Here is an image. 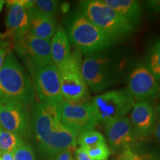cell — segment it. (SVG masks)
Segmentation results:
<instances>
[{"label":"cell","mask_w":160,"mask_h":160,"mask_svg":"<svg viewBox=\"0 0 160 160\" xmlns=\"http://www.w3.org/2000/svg\"><path fill=\"white\" fill-rule=\"evenodd\" d=\"M34 84L22 65L11 51L0 71V98H5L26 106L33 102Z\"/></svg>","instance_id":"1"},{"label":"cell","mask_w":160,"mask_h":160,"mask_svg":"<svg viewBox=\"0 0 160 160\" xmlns=\"http://www.w3.org/2000/svg\"><path fill=\"white\" fill-rule=\"evenodd\" d=\"M80 13L114 42L131 34L134 30V25L102 0L82 1Z\"/></svg>","instance_id":"2"},{"label":"cell","mask_w":160,"mask_h":160,"mask_svg":"<svg viewBox=\"0 0 160 160\" xmlns=\"http://www.w3.org/2000/svg\"><path fill=\"white\" fill-rule=\"evenodd\" d=\"M67 34L70 42L88 56L99 53L115 42L80 12L69 22Z\"/></svg>","instance_id":"3"},{"label":"cell","mask_w":160,"mask_h":160,"mask_svg":"<svg viewBox=\"0 0 160 160\" xmlns=\"http://www.w3.org/2000/svg\"><path fill=\"white\" fill-rule=\"evenodd\" d=\"M135 99L128 88L113 90L96 96L90 105L97 124L126 117L133 108Z\"/></svg>","instance_id":"4"},{"label":"cell","mask_w":160,"mask_h":160,"mask_svg":"<svg viewBox=\"0 0 160 160\" xmlns=\"http://www.w3.org/2000/svg\"><path fill=\"white\" fill-rule=\"evenodd\" d=\"M79 57L77 53H71L68 59L57 66L63 100L68 102H83L88 97L89 89L82 73Z\"/></svg>","instance_id":"5"},{"label":"cell","mask_w":160,"mask_h":160,"mask_svg":"<svg viewBox=\"0 0 160 160\" xmlns=\"http://www.w3.org/2000/svg\"><path fill=\"white\" fill-rule=\"evenodd\" d=\"M81 71L88 89L93 93L105 91L116 81L114 64L104 53L86 57L81 62Z\"/></svg>","instance_id":"6"},{"label":"cell","mask_w":160,"mask_h":160,"mask_svg":"<svg viewBox=\"0 0 160 160\" xmlns=\"http://www.w3.org/2000/svg\"><path fill=\"white\" fill-rule=\"evenodd\" d=\"M13 49L31 74L39 68L53 63L51 40L39 39L29 32L16 40Z\"/></svg>","instance_id":"7"},{"label":"cell","mask_w":160,"mask_h":160,"mask_svg":"<svg viewBox=\"0 0 160 160\" xmlns=\"http://www.w3.org/2000/svg\"><path fill=\"white\" fill-rule=\"evenodd\" d=\"M61 122L60 104L39 102L33 105L30 125L40 151L45 147L52 133Z\"/></svg>","instance_id":"8"},{"label":"cell","mask_w":160,"mask_h":160,"mask_svg":"<svg viewBox=\"0 0 160 160\" xmlns=\"http://www.w3.org/2000/svg\"><path fill=\"white\" fill-rule=\"evenodd\" d=\"M40 102L61 104L63 101L58 69L53 63L36 70L31 74Z\"/></svg>","instance_id":"9"},{"label":"cell","mask_w":160,"mask_h":160,"mask_svg":"<svg viewBox=\"0 0 160 160\" xmlns=\"http://www.w3.org/2000/svg\"><path fill=\"white\" fill-rule=\"evenodd\" d=\"M61 120L64 125L79 135L84 131L93 130L98 125L89 102H68L60 104Z\"/></svg>","instance_id":"10"},{"label":"cell","mask_w":160,"mask_h":160,"mask_svg":"<svg viewBox=\"0 0 160 160\" xmlns=\"http://www.w3.org/2000/svg\"><path fill=\"white\" fill-rule=\"evenodd\" d=\"M31 116L28 107L17 102L0 98V128L5 131L25 136L28 131Z\"/></svg>","instance_id":"11"},{"label":"cell","mask_w":160,"mask_h":160,"mask_svg":"<svg viewBox=\"0 0 160 160\" xmlns=\"http://www.w3.org/2000/svg\"><path fill=\"white\" fill-rule=\"evenodd\" d=\"M127 88L137 102H150V100L157 99L160 95V82L142 63L131 71Z\"/></svg>","instance_id":"12"},{"label":"cell","mask_w":160,"mask_h":160,"mask_svg":"<svg viewBox=\"0 0 160 160\" xmlns=\"http://www.w3.org/2000/svg\"><path fill=\"white\" fill-rule=\"evenodd\" d=\"M7 5L8 11L5 20L6 34L15 42L28 32L32 1L12 0L8 1Z\"/></svg>","instance_id":"13"},{"label":"cell","mask_w":160,"mask_h":160,"mask_svg":"<svg viewBox=\"0 0 160 160\" xmlns=\"http://www.w3.org/2000/svg\"><path fill=\"white\" fill-rule=\"evenodd\" d=\"M109 145L113 151L130 147L135 133L129 117H124L112 120L105 125Z\"/></svg>","instance_id":"14"},{"label":"cell","mask_w":160,"mask_h":160,"mask_svg":"<svg viewBox=\"0 0 160 160\" xmlns=\"http://www.w3.org/2000/svg\"><path fill=\"white\" fill-rule=\"evenodd\" d=\"M135 135L141 137L148 136L156 125V110L149 102H137L131 109L130 117Z\"/></svg>","instance_id":"15"},{"label":"cell","mask_w":160,"mask_h":160,"mask_svg":"<svg viewBox=\"0 0 160 160\" xmlns=\"http://www.w3.org/2000/svg\"><path fill=\"white\" fill-rule=\"evenodd\" d=\"M30 16L29 33L39 39L51 40L58 29L54 16L40 13L32 5L30 8Z\"/></svg>","instance_id":"16"},{"label":"cell","mask_w":160,"mask_h":160,"mask_svg":"<svg viewBox=\"0 0 160 160\" xmlns=\"http://www.w3.org/2000/svg\"><path fill=\"white\" fill-rule=\"evenodd\" d=\"M52 62L56 66L65 62L71 55V44L67 33L63 28H58L51 40Z\"/></svg>","instance_id":"17"},{"label":"cell","mask_w":160,"mask_h":160,"mask_svg":"<svg viewBox=\"0 0 160 160\" xmlns=\"http://www.w3.org/2000/svg\"><path fill=\"white\" fill-rule=\"evenodd\" d=\"M102 2L135 26L142 17V8L135 0H102Z\"/></svg>","instance_id":"18"},{"label":"cell","mask_w":160,"mask_h":160,"mask_svg":"<svg viewBox=\"0 0 160 160\" xmlns=\"http://www.w3.org/2000/svg\"><path fill=\"white\" fill-rule=\"evenodd\" d=\"M145 65L160 82V39L156 40L150 47Z\"/></svg>","instance_id":"19"},{"label":"cell","mask_w":160,"mask_h":160,"mask_svg":"<svg viewBox=\"0 0 160 160\" xmlns=\"http://www.w3.org/2000/svg\"><path fill=\"white\" fill-rule=\"evenodd\" d=\"M22 141V137L19 135L5 131L0 128V153L13 152Z\"/></svg>","instance_id":"20"},{"label":"cell","mask_w":160,"mask_h":160,"mask_svg":"<svg viewBox=\"0 0 160 160\" xmlns=\"http://www.w3.org/2000/svg\"><path fill=\"white\" fill-rule=\"evenodd\" d=\"M77 143L81 148H86L102 143H106V142L101 133L94 130H90L80 133L78 137Z\"/></svg>","instance_id":"21"},{"label":"cell","mask_w":160,"mask_h":160,"mask_svg":"<svg viewBox=\"0 0 160 160\" xmlns=\"http://www.w3.org/2000/svg\"><path fill=\"white\" fill-rule=\"evenodd\" d=\"M32 7L44 14L54 16L59 8V2L54 0H36L32 2Z\"/></svg>","instance_id":"22"},{"label":"cell","mask_w":160,"mask_h":160,"mask_svg":"<svg viewBox=\"0 0 160 160\" xmlns=\"http://www.w3.org/2000/svg\"><path fill=\"white\" fill-rule=\"evenodd\" d=\"M119 160H160V157L155 153L143 152L138 153L132 151L131 148H126L122 152Z\"/></svg>","instance_id":"23"},{"label":"cell","mask_w":160,"mask_h":160,"mask_svg":"<svg viewBox=\"0 0 160 160\" xmlns=\"http://www.w3.org/2000/svg\"><path fill=\"white\" fill-rule=\"evenodd\" d=\"M14 160H36L33 148L22 141L13 151Z\"/></svg>","instance_id":"24"},{"label":"cell","mask_w":160,"mask_h":160,"mask_svg":"<svg viewBox=\"0 0 160 160\" xmlns=\"http://www.w3.org/2000/svg\"><path fill=\"white\" fill-rule=\"evenodd\" d=\"M84 149L93 160H107L111 154V151L106 143H102Z\"/></svg>","instance_id":"25"},{"label":"cell","mask_w":160,"mask_h":160,"mask_svg":"<svg viewBox=\"0 0 160 160\" xmlns=\"http://www.w3.org/2000/svg\"><path fill=\"white\" fill-rule=\"evenodd\" d=\"M12 40L8 35L0 34V71L7 55L11 51Z\"/></svg>","instance_id":"26"},{"label":"cell","mask_w":160,"mask_h":160,"mask_svg":"<svg viewBox=\"0 0 160 160\" xmlns=\"http://www.w3.org/2000/svg\"><path fill=\"white\" fill-rule=\"evenodd\" d=\"M54 160H75L71 149H66L55 155Z\"/></svg>","instance_id":"27"},{"label":"cell","mask_w":160,"mask_h":160,"mask_svg":"<svg viewBox=\"0 0 160 160\" xmlns=\"http://www.w3.org/2000/svg\"><path fill=\"white\" fill-rule=\"evenodd\" d=\"M156 113H157V120L154 127V134L158 142L160 144V104L157 107Z\"/></svg>","instance_id":"28"},{"label":"cell","mask_w":160,"mask_h":160,"mask_svg":"<svg viewBox=\"0 0 160 160\" xmlns=\"http://www.w3.org/2000/svg\"><path fill=\"white\" fill-rule=\"evenodd\" d=\"M75 160H93L89 157L83 148H79L75 150Z\"/></svg>","instance_id":"29"},{"label":"cell","mask_w":160,"mask_h":160,"mask_svg":"<svg viewBox=\"0 0 160 160\" xmlns=\"http://www.w3.org/2000/svg\"><path fill=\"white\" fill-rule=\"evenodd\" d=\"M1 160H14L13 152H4L0 153Z\"/></svg>","instance_id":"30"},{"label":"cell","mask_w":160,"mask_h":160,"mask_svg":"<svg viewBox=\"0 0 160 160\" xmlns=\"http://www.w3.org/2000/svg\"><path fill=\"white\" fill-rule=\"evenodd\" d=\"M148 5L151 9L156 12L160 11V1H151L148 2Z\"/></svg>","instance_id":"31"},{"label":"cell","mask_w":160,"mask_h":160,"mask_svg":"<svg viewBox=\"0 0 160 160\" xmlns=\"http://www.w3.org/2000/svg\"><path fill=\"white\" fill-rule=\"evenodd\" d=\"M5 0H0V12L2 11V10L3 8V6L5 5Z\"/></svg>","instance_id":"32"},{"label":"cell","mask_w":160,"mask_h":160,"mask_svg":"<svg viewBox=\"0 0 160 160\" xmlns=\"http://www.w3.org/2000/svg\"><path fill=\"white\" fill-rule=\"evenodd\" d=\"M0 160H1V158H0Z\"/></svg>","instance_id":"33"}]
</instances>
